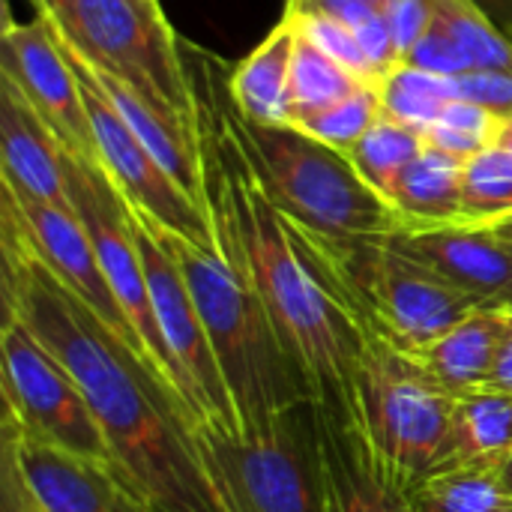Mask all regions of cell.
<instances>
[{
	"label": "cell",
	"mask_w": 512,
	"mask_h": 512,
	"mask_svg": "<svg viewBox=\"0 0 512 512\" xmlns=\"http://www.w3.org/2000/svg\"><path fill=\"white\" fill-rule=\"evenodd\" d=\"M0 303L78 381L117 474L147 512H222L180 390L69 291L0 207Z\"/></svg>",
	"instance_id": "6da1fadb"
},
{
	"label": "cell",
	"mask_w": 512,
	"mask_h": 512,
	"mask_svg": "<svg viewBox=\"0 0 512 512\" xmlns=\"http://www.w3.org/2000/svg\"><path fill=\"white\" fill-rule=\"evenodd\" d=\"M183 57L195 90L204 204L216 249L264 303L285 351L303 369L312 399L351 405L366 336L312 273L285 216L261 189L237 135L234 102L213 90L216 69L195 45L183 42Z\"/></svg>",
	"instance_id": "7a4b0ae2"
},
{
	"label": "cell",
	"mask_w": 512,
	"mask_h": 512,
	"mask_svg": "<svg viewBox=\"0 0 512 512\" xmlns=\"http://www.w3.org/2000/svg\"><path fill=\"white\" fill-rule=\"evenodd\" d=\"M162 234L201 312L237 411V426L255 429L288 408L312 402V387L285 351L264 303L234 273L222 252L198 246L168 228H162Z\"/></svg>",
	"instance_id": "3957f363"
},
{
	"label": "cell",
	"mask_w": 512,
	"mask_h": 512,
	"mask_svg": "<svg viewBox=\"0 0 512 512\" xmlns=\"http://www.w3.org/2000/svg\"><path fill=\"white\" fill-rule=\"evenodd\" d=\"M237 135L273 207L294 225L333 237H390L396 210L357 174L351 159L297 126H252L234 108Z\"/></svg>",
	"instance_id": "277c9868"
},
{
	"label": "cell",
	"mask_w": 512,
	"mask_h": 512,
	"mask_svg": "<svg viewBox=\"0 0 512 512\" xmlns=\"http://www.w3.org/2000/svg\"><path fill=\"white\" fill-rule=\"evenodd\" d=\"M354 417L384 474L408 495L453 465V408L417 354L369 336L354 372Z\"/></svg>",
	"instance_id": "5b68a950"
},
{
	"label": "cell",
	"mask_w": 512,
	"mask_h": 512,
	"mask_svg": "<svg viewBox=\"0 0 512 512\" xmlns=\"http://www.w3.org/2000/svg\"><path fill=\"white\" fill-rule=\"evenodd\" d=\"M195 438L222 512H324L312 402L237 432L198 420Z\"/></svg>",
	"instance_id": "8992f818"
},
{
	"label": "cell",
	"mask_w": 512,
	"mask_h": 512,
	"mask_svg": "<svg viewBox=\"0 0 512 512\" xmlns=\"http://www.w3.org/2000/svg\"><path fill=\"white\" fill-rule=\"evenodd\" d=\"M78 30L81 39L57 33L87 60L120 75L147 102L198 129L183 42L171 30L159 0H78Z\"/></svg>",
	"instance_id": "52a82bcc"
},
{
	"label": "cell",
	"mask_w": 512,
	"mask_h": 512,
	"mask_svg": "<svg viewBox=\"0 0 512 512\" xmlns=\"http://www.w3.org/2000/svg\"><path fill=\"white\" fill-rule=\"evenodd\" d=\"M0 390L3 417L27 438L105 462L117 471L78 381L21 321L6 315L0 327Z\"/></svg>",
	"instance_id": "ba28073f"
},
{
	"label": "cell",
	"mask_w": 512,
	"mask_h": 512,
	"mask_svg": "<svg viewBox=\"0 0 512 512\" xmlns=\"http://www.w3.org/2000/svg\"><path fill=\"white\" fill-rule=\"evenodd\" d=\"M132 210V228L147 276V291L153 303V315L159 324V336L168 348L177 387L201 423H210L225 432H237V411L228 396L222 369L210 348L201 312L192 300V291L183 279L177 258L171 255L162 225L147 213Z\"/></svg>",
	"instance_id": "9c48e42d"
},
{
	"label": "cell",
	"mask_w": 512,
	"mask_h": 512,
	"mask_svg": "<svg viewBox=\"0 0 512 512\" xmlns=\"http://www.w3.org/2000/svg\"><path fill=\"white\" fill-rule=\"evenodd\" d=\"M63 183H66L69 207L81 219V225L93 243V252L99 258V267H102L117 303L123 306L135 336L141 339L147 360L177 387V375H174L168 348L159 336V324L153 315L147 276H144L141 252H138V240H135V228H132L129 201L120 195V189L108 180V174L96 162L78 159L66 150H63Z\"/></svg>",
	"instance_id": "30bf717a"
},
{
	"label": "cell",
	"mask_w": 512,
	"mask_h": 512,
	"mask_svg": "<svg viewBox=\"0 0 512 512\" xmlns=\"http://www.w3.org/2000/svg\"><path fill=\"white\" fill-rule=\"evenodd\" d=\"M78 81H81V93H84L93 144H96V162L108 174V180L120 189V195L129 201V207L147 213L162 228H168L198 246L216 249V237H213L207 210H201L168 177V171L156 162V156L141 144V138L108 105V99L87 78L78 75Z\"/></svg>",
	"instance_id": "8fae6325"
},
{
	"label": "cell",
	"mask_w": 512,
	"mask_h": 512,
	"mask_svg": "<svg viewBox=\"0 0 512 512\" xmlns=\"http://www.w3.org/2000/svg\"><path fill=\"white\" fill-rule=\"evenodd\" d=\"M0 75L24 93V99L48 123L66 153L96 162L81 81L45 15L36 12V18L27 24L6 18L0 42Z\"/></svg>",
	"instance_id": "7c38bea8"
},
{
	"label": "cell",
	"mask_w": 512,
	"mask_h": 512,
	"mask_svg": "<svg viewBox=\"0 0 512 512\" xmlns=\"http://www.w3.org/2000/svg\"><path fill=\"white\" fill-rule=\"evenodd\" d=\"M0 207H6L15 216L30 249L36 252V258L69 291H75L96 315H102L111 330H117L135 351L144 354V345L135 336L123 306L117 303V297H114V291H111V285L99 267L93 243H90L81 219L75 216V210L21 195L12 186H6L3 180H0Z\"/></svg>",
	"instance_id": "4fadbf2b"
},
{
	"label": "cell",
	"mask_w": 512,
	"mask_h": 512,
	"mask_svg": "<svg viewBox=\"0 0 512 512\" xmlns=\"http://www.w3.org/2000/svg\"><path fill=\"white\" fill-rule=\"evenodd\" d=\"M0 441L12 447L39 512H147L105 462L27 438L9 417H0Z\"/></svg>",
	"instance_id": "5bb4252c"
},
{
	"label": "cell",
	"mask_w": 512,
	"mask_h": 512,
	"mask_svg": "<svg viewBox=\"0 0 512 512\" xmlns=\"http://www.w3.org/2000/svg\"><path fill=\"white\" fill-rule=\"evenodd\" d=\"M324 512H414L384 474L348 402L312 399Z\"/></svg>",
	"instance_id": "9a60e30c"
},
{
	"label": "cell",
	"mask_w": 512,
	"mask_h": 512,
	"mask_svg": "<svg viewBox=\"0 0 512 512\" xmlns=\"http://www.w3.org/2000/svg\"><path fill=\"white\" fill-rule=\"evenodd\" d=\"M387 240L480 306H512V240L495 228L441 225L396 231Z\"/></svg>",
	"instance_id": "2e32d148"
},
{
	"label": "cell",
	"mask_w": 512,
	"mask_h": 512,
	"mask_svg": "<svg viewBox=\"0 0 512 512\" xmlns=\"http://www.w3.org/2000/svg\"><path fill=\"white\" fill-rule=\"evenodd\" d=\"M0 180L21 195L69 207L63 183V147L24 99L0 75Z\"/></svg>",
	"instance_id": "e0dca14e"
},
{
	"label": "cell",
	"mask_w": 512,
	"mask_h": 512,
	"mask_svg": "<svg viewBox=\"0 0 512 512\" xmlns=\"http://www.w3.org/2000/svg\"><path fill=\"white\" fill-rule=\"evenodd\" d=\"M510 330L512 306H480L441 339L417 351V360L444 390L462 396L492 384V372Z\"/></svg>",
	"instance_id": "ac0fdd59"
},
{
	"label": "cell",
	"mask_w": 512,
	"mask_h": 512,
	"mask_svg": "<svg viewBox=\"0 0 512 512\" xmlns=\"http://www.w3.org/2000/svg\"><path fill=\"white\" fill-rule=\"evenodd\" d=\"M297 42V18L285 12L267 39L228 72V96L246 123L288 126V93Z\"/></svg>",
	"instance_id": "d6986e66"
},
{
	"label": "cell",
	"mask_w": 512,
	"mask_h": 512,
	"mask_svg": "<svg viewBox=\"0 0 512 512\" xmlns=\"http://www.w3.org/2000/svg\"><path fill=\"white\" fill-rule=\"evenodd\" d=\"M462 186L465 162L426 144V150L402 174L390 207L402 231L462 225Z\"/></svg>",
	"instance_id": "ffe728a7"
},
{
	"label": "cell",
	"mask_w": 512,
	"mask_h": 512,
	"mask_svg": "<svg viewBox=\"0 0 512 512\" xmlns=\"http://www.w3.org/2000/svg\"><path fill=\"white\" fill-rule=\"evenodd\" d=\"M512 456V393L477 387L456 396L453 462L501 471Z\"/></svg>",
	"instance_id": "44dd1931"
},
{
	"label": "cell",
	"mask_w": 512,
	"mask_h": 512,
	"mask_svg": "<svg viewBox=\"0 0 512 512\" xmlns=\"http://www.w3.org/2000/svg\"><path fill=\"white\" fill-rule=\"evenodd\" d=\"M414 512H512L501 471L474 465H447L408 492Z\"/></svg>",
	"instance_id": "7402d4cb"
},
{
	"label": "cell",
	"mask_w": 512,
	"mask_h": 512,
	"mask_svg": "<svg viewBox=\"0 0 512 512\" xmlns=\"http://www.w3.org/2000/svg\"><path fill=\"white\" fill-rule=\"evenodd\" d=\"M300 27V24H297ZM366 81L339 66L333 57L318 51L312 42L300 36L291 66V93H288V126H297L336 102L348 99Z\"/></svg>",
	"instance_id": "603a6c76"
},
{
	"label": "cell",
	"mask_w": 512,
	"mask_h": 512,
	"mask_svg": "<svg viewBox=\"0 0 512 512\" xmlns=\"http://www.w3.org/2000/svg\"><path fill=\"white\" fill-rule=\"evenodd\" d=\"M426 150L423 132L390 120L387 114L363 135V141L348 153L357 174L390 204L408 165Z\"/></svg>",
	"instance_id": "cb8c5ba5"
},
{
	"label": "cell",
	"mask_w": 512,
	"mask_h": 512,
	"mask_svg": "<svg viewBox=\"0 0 512 512\" xmlns=\"http://www.w3.org/2000/svg\"><path fill=\"white\" fill-rule=\"evenodd\" d=\"M438 21L456 39L471 69L512 72V39L477 0H438Z\"/></svg>",
	"instance_id": "d4e9b609"
},
{
	"label": "cell",
	"mask_w": 512,
	"mask_h": 512,
	"mask_svg": "<svg viewBox=\"0 0 512 512\" xmlns=\"http://www.w3.org/2000/svg\"><path fill=\"white\" fill-rule=\"evenodd\" d=\"M512 216V156L489 147L465 162L462 225H498Z\"/></svg>",
	"instance_id": "484cf974"
},
{
	"label": "cell",
	"mask_w": 512,
	"mask_h": 512,
	"mask_svg": "<svg viewBox=\"0 0 512 512\" xmlns=\"http://www.w3.org/2000/svg\"><path fill=\"white\" fill-rule=\"evenodd\" d=\"M381 93H384V114L390 120L426 132L438 120L444 105L456 99V78H441L402 66L381 84Z\"/></svg>",
	"instance_id": "4316f807"
},
{
	"label": "cell",
	"mask_w": 512,
	"mask_h": 512,
	"mask_svg": "<svg viewBox=\"0 0 512 512\" xmlns=\"http://www.w3.org/2000/svg\"><path fill=\"white\" fill-rule=\"evenodd\" d=\"M381 117H384L381 84L366 81L348 99H342L333 108H327V111L297 123V129H303L315 141H321V144H327V147H333V150L348 156Z\"/></svg>",
	"instance_id": "83f0119b"
},
{
	"label": "cell",
	"mask_w": 512,
	"mask_h": 512,
	"mask_svg": "<svg viewBox=\"0 0 512 512\" xmlns=\"http://www.w3.org/2000/svg\"><path fill=\"white\" fill-rule=\"evenodd\" d=\"M501 126H504V120L498 114H492L468 99H450L444 105V111L438 114V120L423 132V138L429 147L468 162L477 153L498 144Z\"/></svg>",
	"instance_id": "f1b7e54d"
},
{
	"label": "cell",
	"mask_w": 512,
	"mask_h": 512,
	"mask_svg": "<svg viewBox=\"0 0 512 512\" xmlns=\"http://www.w3.org/2000/svg\"><path fill=\"white\" fill-rule=\"evenodd\" d=\"M288 12V9H285ZM297 18L300 24V36L306 42H312L318 51H324L327 57H333L339 66H345L348 72H354L357 78L363 81H372V72H369V63L363 57V48L357 42V33L354 27H348L345 21L333 18V15H318V12H309V15H300V12H288ZM378 84V81H375Z\"/></svg>",
	"instance_id": "f546056e"
},
{
	"label": "cell",
	"mask_w": 512,
	"mask_h": 512,
	"mask_svg": "<svg viewBox=\"0 0 512 512\" xmlns=\"http://www.w3.org/2000/svg\"><path fill=\"white\" fill-rule=\"evenodd\" d=\"M402 66H411V69H420L429 75H441V78H462L465 72H471L462 48L444 30L441 21H435V27L411 48V54L405 57Z\"/></svg>",
	"instance_id": "4dcf8cb0"
},
{
	"label": "cell",
	"mask_w": 512,
	"mask_h": 512,
	"mask_svg": "<svg viewBox=\"0 0 512 512\" xmlns=\"http://www.w3.org/2000/svg\"><path fill=\"white\" fill-rule=\"evenodd\" d=\"M384 18L390 24V33L396 39V48L405 57L411 48L435 27L438 21V0H390L384 9Z\"/></svg>",
	"instance_id": "1f68e13d"
},
{
	"label": "cell",
	"mask_w": 512,
	"mask_h": 512,
	"mask_svg": "<svg viewBox=\"0 0 512 512\" xmlns=\"http://www.w3.org/2000/svg\"><path fill=\"white\" fill-rule=\"evenodd\" d=\"M456 99H468L501 120H512V72H480L471 69L456 78Z\"/></svg>",
	"instance_id": "d6a6232c"
},
{
	"label": "cell",
	"mask_w": 512,
	"mask_h": 512,
	"mask_svg": "<svg viewBox=\"0 0 512 512\" xmlns=\"http://www.w3.org/2000/svg\"><path fill=\"white\" fill-rule=\"evenodd\" d=\"M390 0H288L285 9L288 12H318V15H333L339 21H345L348 27H360L363 21L384 15Z\"/></svg>",
	"instance_id": "836d02e7"
},
{
	"label": "cell",
	"mask_w": 512,
	"mask_h": 512,
	"mask_svg": "<svg viewBox=\"0 0 512 512\" xmlns=\"http://www.w3.org/2000/svg\"><path fill=\"white\" fill-rule=\"evenodd\" d=\"M0 512H36V504L21 477L18 459L6 441H0Z\"/></svg>",
	"instance_id": "e575fe53"
},
{
	"label": "cell",
	"mask_w": 512,
	"mask_h": 512,
	"mask_svg": "<svg viewBox=\"0 0 512 512\" xmlns=\"http://www.w3.org/2000/svg\"><path fill=\"white\" fill-rule=\"evenodd\" d=\"M33 6L66 39H81V30H78V0H33Z\"/></svg>",
	"instance_id": "d590c367"
},
{
	"label": "cell",
	"mask_w": 512,
	"mask_h": 512,
	"mask_svg": "<svg viewBox=\"0 0 512 512\" xmlns=\"http://www.w3.org/2000/svg\"><path fill=\"white\" fill-rule=\"evenodd\" d=\"M492 387H501V390L512 393V330L507 342H504V348H501V354H498V363H495V372H492Z\"/></svg>",
	"instance_id": "8d00e7d4"
},
{
	"label": "cell",
	"mask_w": 512,
	"mask_h": 512,
	"mask_svg": "<svg viewBox=\"0 0 512 512\" xmlns=\"http://www.w3.org/2000/svg\"><path fill=\"white\" fill-rule=\"evenodd\" d=\"M501 483H504V489H507V495L512 498V456L507 459V465L501 468Z\"/></svg>",
	"instance_id": "74e56055"
},
{
	"label": "cell",
	"mask_w": 512,
	"mask_h": 512,
	"mask_svg": "<svg viewBox=\"0 0 512 512\" xmlns=\"http://www.w3.org/2000/svg\"><path fill=\"white\" fill-rule=\"evenodd\" d=\"M501 237H507V240H512V216L510 219H504V222H498V225H492Z\"/></svg>",
	"instance_id": "f35d334b"
},
{
	"label": "cell",
	"mask_w": 512,
	"mask_h": 512,
	"mask_svg": "<svg viewBox=\"0 0 512 512\" xmlns=\"http://www.w3.org/2000/svg\"><path fill=\"white\" fill-rule=\"evenodd\" d=\"M510 123H512V120H510Z\"/></svg>",
	"instance_id": "ab89813d"
},
{
	"label": "cell",
	"mask_w": 512,
	"mask_h": 512,
	"mask_svg": "<svg viewBox=\"0 0 512 512\" xmlns=\"http://www.w3.org/2000/svg\"><path fill=\"white\" fill-rule=\"evenodd\" d=\"M36 512H39V510H36Z\"/></svg>",
	"instance_id": "60d3db41"
}]
</instances>
